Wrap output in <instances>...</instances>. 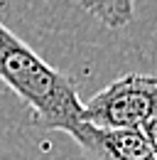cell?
Wrapping results in <instances>:
<instances>
[{
	"instance_id": "6da1fadb",
	"label": "cell",
	"mask_w": 157,
	"mask_h": 160,
	"mask_svg": "<svg viewBox=\"0 0 157 160\" xmlns=\"http://www.w3.org/2000/svg\"><path fill=\"white\" fill-rule=\"evenodd\" d=\"M0 81L32 111L37 126L71 133L83 121L76 84L0 22Z\"/></svg>"
},
{
	"instance_id": "7a4b0ae2",
	"label": "cell",
	"mask_w": 157,
	"mask_h": 160,
	"mask_svg": "<svg viewBox=\"0 0 157 160\" xmlns=\"http://www.w3.org/2000/svg\"><path fill=\"white\" fill-rule=\"evenodd\" d=\"M157 113V77L130 72L83 103V121L101 128H142Z\"/></svg>"
},
{
	"instance_id": "3957f363",
	"label": "cell",
	"mask_w": 157,
	"mask_h": 160,
	"mask_svg": "<svg viewBox=\"0 0 157 160\" xmlns=\"http://www.w3.org/2000/svg\"><path fill=\"white\" fill-rule=\"evenodd\" d=\"M69 136L86 160H157L142 128H101L81 121Z\"/></svg>"
},
{
	"instance_id": "277c9868",
	"label": "cell",
	"mask_w": 157,
	"mask_h": 160,
	"mask_svg": "<svg viewBox=\"0 0 157 160\" xmlns=\"http://www.w3.org/2000/svg\"><path fill=\"white\" fill-rule=\"evenodd\" d=\"M81 10H86L91 18H96L101 25L120 30L130 25L135 18V0H71Z\"/></svg>"
},
{
	"instance_id": "5b68a950",
	"label": "cell",
	"mask_w": 157,
	"mask_h": 160,
	"mask_svg": "<svg viewBox=\"0 0 157 160\" xmlns=\"http://www.w3.org/2000/svg\"><path fill=\"white\" fill-rule=\"evenodd\" d=\"M142 133H145V138L150 140V148L155 150V155H157V113L142 126Z\"/></svg>"
}]
</instances>
